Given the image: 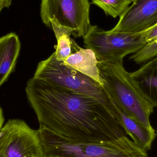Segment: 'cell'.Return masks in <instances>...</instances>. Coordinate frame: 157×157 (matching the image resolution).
I'll use <instances>...</instances> for the list:
<instances>
[{
    "mask_svg": "<svg viewBox=\"0 0 157 157\" xmlns=\"http://www.w3.org/2000/svg\"><path fill=\"white\" fill-rule=\"evenodd\" d=\"M34 78L98 100L117 120L119 113L108 92L99 83L58 61L53 52L38 64Z\"/></svg>",
    "mask_w": 157,
    "mask_h": 157,
    "instance_id": "277c9868",
    "label": "cell"
},
{
    "mask_svg": "<svg viewBox=\"0 0 157 157\" xmlns=\"http://www.w3.org/2000/svg\"><path fill=\"white\" fill-rule=\"evenodd\" d=\"M63 63L65 65L88 76L103 86V79L98 67V61L91 50L81 48L73 40L71 54Z\"/></svg>",
    "mask_w": 157,
    "mask_h": 157,
    "instance_id": "9c48e42d",
    "label": "cell"
},
{
    "mask_svg": "<svg viewBox=\"0 0 157 157\" xmlns=\"http://www.w3.org/2000/svg\"><path fill=\"white\" fill-rule=\"evenodd\" d=\"M147 32H111L91 25L83 40L86 48L95 53L98 61L118 62L123 61L126 55L138 52L147 44Z\"/></svg>",
    "mask_w": 157,
    "mask_h": 157,
    "instance_id": "5b68a950",
    "label": "cell"
},
{
    "mask_svg": "<svg viewBox=\"0 0 157 157\" xmlns=\"http://www.w3.org/2000/svg\"><path fill=\"white\" fill-rule=\"evenodd\" d=\"M25 91L40 125L62 136L105 142L127 136L111 113L94 98L34 77L28 81Z\"/></svg>",
    "mask_w": 157,
    "mask_h": 157,
    "instance_id": "6da1fadb",
    "label": "cell"
},
{
    "mask_svg": "<svg viewBox=\"0 0 157 157\" xmlns=\"http://www.w3.org/2000/svg\"><path fill=\"white\" fill-rule=\"evenodd\" d=\"M0 154L4 157H45L38 131L19 119L9 120L0 130Z\"/></svg>",
    "mask_w": 157,
    "mask_h": 157,
    "instance_id": "52a82bcc",
    "label": "cell"
},
{
    "mask_svg": "<svg viewBox=\"0 0 157 157\" xmlns=\"http://www.w3.org/2000/svg\"><path fill=\"white\" fill-rule=\"evenodd\" d=\"M50 23L58 43L54 52L55 57L58 61L63 62L72 53L73 39L71 38V36L73 30L63 26L54 18L51 20Z\"/></svg>",
    "mask_w": 157,
    "mask_h": 157,
    "instance_id": "4fadbf2b",
    "label": "cell"
},
{
    "mask_svg": "<svg viewBox=\"0 0 157 157\" xmlns=\"http://www.w3.org/2000/svg\"><path fill=\"white\" fill-rule=\"evenodd\" d=\"M89 0H41L40 17L44 25L51 27L52 19L73 30L76 38L84 37L91 26Z\"/></svg>",
    "mask_w": 157,
    "mask_h": 157,
    "instance_id": "8992f818",
    "label": "cell"
},
{
    "mask_svg": "<svg viewBox=\"0 0 157 157\" xmlns=\"http://www.w3.org/2000/svg\"><path fill=\"white\" fill-rule=\"evenodd\" d=\"M10 5L7 0H0V13L4 7H9Z\"/></svg>",
    "mask_w": 157,
    "mask_h": 157,
    "instance_id": "e0dca14e",
    "label": "cell"
},
{
    "mask_svg": "<svg viewBox=\"0 0 157 157\" xmlns=\"http://www.w3.org/2000/svg\"><path fill=\"white\" fill-rule=\"evenodd\" d=\"M130 76L146 99L157 107V55L137 71L130 73Z\"/></svg>",
    "mask_w": 157,
    "mask_h": 157,
    "instance_id": "30bf717a",
    "label": "cell"
},
{
    "mask_svg": "<svg viewBox=\"0 0 157 157\" xmlns=\"http://www.w3.org/2000/svg\"><path fill=\"white\" fill-rule=\"evenodd\" d=\"M103 87L116 106L123 112L146 127L152 129L150 117L155 107L136 87L123 62H98Z\"/></svg>",
    "mask_w": 157,
    "mask_h": 157,
    "instance_id": "3957f363",
    "label": "cell"
},
{
    "mask_svg": "<svg viewBox=\"0 0 157 157\" xmlns=\"http://www.w3.org/2000/svg\"><path fill=\"white\" fill-rule=\"evenodd\" d=\"M45 157H148L127 136L112 141L92 142L62 136L43 125L38 130Z\"/></svg>",
    "mask_w": 157,
    "mask_h": 157,
    "instance_id": "7a4b0ae2",
    "label": "cell"
},
{
    "mask_svg": "<svg viewBox=\"0 0 157 157\" xmlns=\"http://www.w3.org/2000/svg\"><path fill=\"white\" fill-rule=\"evenodd\" d=\"M133 0H91V3L103 10L105 14L113 18L125 13Z\"/></svg>",
    "mask_w": 157,
    "mask_h": 157,
    "instance_id": "5bb4252c",
    "label": "cell"
},
{
    "mask_svg": "<svg viewBox=\"0 0 157 157\" xmlns=\"http://www.w3.org/2000/svg\"><path fill=\"white\" fill-rule=\"evenodd\" d=\"M20 48V40L15 33L0 38V87L13 71Z\"/></svg>",
    "mask_w": 157,
    "mask_h": 157,
    "instance_id": "8fae6325",
    "label": "cell"
},
{
    "mask_svg": "<svg viewBox=\"0 0 157 157\" xmlns=\"http://www.w3.org/2000/svg\"><path fill=\"white\" fill-rule=\"evenodd\" d=\"M157 55V39L153 42L147 43L144 48L133 54L130 59L138 64L147 62Z\"/></svg>",
    "mask_w": 157,
    "mask_h": 157,
    "instance_id": "9a60e30c",
    "label": "cell"
},
{
    "mask_svg": "<svg viewBox=\"0 0 157 157\" xmlns=\"http://www.w3.org/2000/svg\"><path fill=\"white\" fill-rule=\"evenodd\" d=\"M157 39V24L150 29H148L146 36V40L147 43L153 42Z\"/></svg>",
    "mask_w": 157,
    "mask_h": 157,
    "instance_id": "2e32d148",
    "label": "cell"
},
{
    "mask_svg": "<svg viewBox=\"0 0 157 157\" xmlns=\"http://www.w3.org/2000/svg\"><path fill=\"white\" fill-rule=\"evenodd\" d=\"M157 24V0H133L111 32H144Z\"/></svg>",
    "mask_w": 157,
    "mask_h": 157,
    "instance_id": "ba28073f",
    "label": "cell"
},
{
    "mask_svg": "<svg viewBox=\"0 0 157 157\" xmlns=\"http://www.w3.org/2000/svg\"><path fill=\"white\" fill-rule=\"evenodd\" d=\"M0 157H4L2 155H1V154H0Z\"/></svg>",
    "mask_w": 157,
    "mask_h": 157,
    "instance_id": "ffe728a7",
    "label": "cell"
},
{
    "mask_svg": "<svg viewBox=\"0 0 157 157\" xmlns=\"http://www.w3.org/2000/svg\"><path fill=\"white\" fill-rule=\"evenodd\" d=\"M118 108V107H117ZM118 122L127 135L140 148L147 151L151 149L157 134L154 128L149 129L123 112L118 108Z\"/></svg>",
    "mask_w": 157,
    "mask_h": 157,
    "instance_id": "7c38bea8",
    "label": "cell"
},
{
    "mask_svg": "<svg viewBox=\"0 0 157 157\" xmlns=\"http://www.w3.org/2000/svg\"><path fill=\"white\" fill-rule=\"evenodd\" d=\"M4 121V119L3 115L2 110L0 107V130L2 128Z\"/></svg>",
    "mask_w": 157,
    "mask_h": 157,
    "instance_id": "ac0fdd59",
    "label": "cell"
},
{
    "mask_svg": "<svg viewBox=\"0 0 157 157\" xmlns=\"http://www.w3.org/2000/svg\"><path fill=\"white\" fill-rule=\"evenodd\" d=\"M7 1H8V2L9 3V4H11V0H7Z\"/></svg>",
    "mask_w": 157,
    "mask_h": 157,
    "instance_id": "d6986e66",
    "label": "cell"
}]
</instances>
